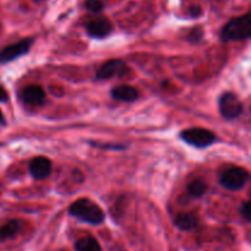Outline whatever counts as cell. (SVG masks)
Returning <instances> with one entry per match:
<instances>
[{"instance_id": "6da1fadb", "label": "cell", "mask_w": 251, "mask_h": 251, "mask_svg": "<svg viewBox=\"0 0 251 251\" xmlns=\"http://www.w3.org/2000/svg\"><path fill=\"white\" fill-rule=\"evenodd\" d=\"M69 213L90 225L98 226L104 221V212L102 208L90 199L82 198L74 201L69 207Z\"/></svg>"}, {"instance_id": "7a4b0ae2", "label": "cell", "mask_w": 251, "mask_h": 251, "mask_svg": "<svg viewBox=\"0 0 251 251\" xmlns=\"http://www.w3.org/2000/svg\"><path fill=\"white\" fill-rule=\"evenodd\" d=\"M251 36V15L250 12L238 16L228 21L221 31V39L223 42L244 41Z\"/></svg>"}, {"instance_id": "3957f363", "label": "cell", "mask_w": 251, "mask_h": 251, "mask_svg": "<svg viewBox=\"0 0 251 251\" xmlns=\"http://www.w3.org/2000/svg\"><path fill=\"white\" fill-rule=\"evenodd\" d=\"M250 178V174L247 169L240 167H230L222 173L220 183L223 188L228 190H240L244 188Z\"/></svg>"}, {"instance_id": "277c9868", "label": "cell", "mask_w": 251, "mask_h": 251, "mask_svg": "<svg viewBox=\"0 0 251 251\" xmlns=\"http://www.w3.org/2000/svg\"><path fill=\"white\" fill-rule=\"evenodd\" d=\"M181 140L195 147H207L216 141V135L202 127H191L180 132Z\"/></svg>"}, {"instance_id": "5b68a950", "label": "cell", "mask_w": 251, "mask_h": 251, "mask_svg": "<svg viewBox=\"0 0 251 251\" xmlns=\"http://www.w3.org/2000/svg\"><path fill=\"white\" fill-rule=\"evenodd\" d=\"M220 113L225 119L232 120L239 117L243 112V103L233 92H225L218 100Z\"/></svg>"}, {"instance_id": "8992f818", "label": "cell", "mask_w": 251, "mask_h": 251, "mask_svg": "<svg viewBox=\"0 0 251 251\" xmlns=\"http://www.w3.org/2000/svg\"><path fill=\"white\" fill-rule=\"evenodd\" d=\"M33 44L32 38H24L21 41L6 46L0 50V64H6L28 53Z\"/></svg>"}, {"instance_id": "52a82bcc", "label": "cell", "mask_w": 251, "mask_h": 251, "mask_svg": "<svg viewBox=\"0 0 251 251\" xmlns=\"http://www.w3.org/2000/svg\"><path fill=\"white\" fill-rule=\"evenodd\" d=\"M86 31L92 38H104L113 32V24L107 17H97L86 25Z\"/></svg>"}, {"instance_id": "ba28073f", "label": "cell", "mask_w": 251, "mask_h": 251, "mask_svg": "<svg viewBox=\"0 0 251 251\" xmlns=\"http://www.w3.org/2000/svg\"><path fill=\"white\" fill-rule=\"evenodd\" d=\"M125 69H126V65L122 59H110L100 65L96 74V77L98 80H107V78H112L114 76H120L124 74Z\"/></svg>"}, {"instance_id": "9c48e42d", "label": "cell", "mask_w": 251, "mask_h": 251, "mask_svg": "<svg viewBox=\"0 0 251 251\" xmlns=\"http://www.w3.org/2000/svg\"><path fill=\"white\" fill-rule=\"evenodd\" d=\"M29 173L33 176L36 180H43V179L48 178L51 173V162L49 161L47 157L38 156L34 157L31 162H29Z\"/></svg>"}, {"instance_id": "30bf717a", "label": "cell", "mask_w": 251, "mask_h": 251, "mask_svg": "<svg viewBox=\"0 0 251 251\" xmlns=\"http://www.w3.org/2000/svg\"><path fill=\"white\" fill-rule=\"evenodd\" d=\"M22 102L27 105H42L46 100V92L38 85H29L21 91Z\"/></svg>"}, {"instance_id": "8fae6325", "label": "cell", "mask_w": 251, "mask_h": 251, "mask_svg": "<svg viewBox=\"0 0 251 251\" xmlns=\"http://www.w3.org/2000/svg\"><path fill=\"white\" fill-rule=\"evenodd\" d=\"M110 95L114 100H122V102H134L139 98V91L135 87L129 85H122L114 87L110 91Z\"/></svg>"}, {"instance_id": "7c38bea8", "label": "cell", "mask_w": 251, "mask_h": 251, "mask_svg": "<svg viewBox=\"0 0 251 251\" xmlns=\"http://www.w3.org/2000/svg\"><path fill=\"white\" fill-rule=\"evenodd\" d=\"M174 225L180 230H191L199 225V217L193 212L179 213L174 218Z\"/></svg>"}, {"instance_id": "4fadbf2b", "label": "cell", "mask_w": 251, "mask_h": 251, "mask_svg": "<svg viewBox=\"0 0 251 251\" xmlns=\"http://www.w3.org/2000/svg\"><path fill=\"white\" fill-rule=\"evenodd\" d=\"M20 228H21V226H20L19 221H7L5 225L0 227V242L12 239V238L16 237L20 232Z\"/></svg>"}, {"instance_id": "5bb4252c", "label": "cell", "mask_w": 251, "mask_h": 251, "mask_svg": "<svg viewBox=\"0 0 251 251\" xmlns=\"http://www.w3.org/2000/svg\"><path fill=\"white\" fill-rule=\"evenodd\" d=\"M76 251H102L100 243L93 237H83L75 242Z\"/></svg>"}, {"instance_id": "9a60e30c", "label": "cell", "mask_w": 251, "mask_h": 251, "mask_svg": "<svg viewBox=\"0 0 251 251\" xmlns=\"http://www.w3.org/2000/svg\"><path fill=\"white\" fill-rule=\"evenodd\" d=\"M206 190H207V185L205 184V181L200 180V179H195L188 185V194L191 198H201L205 195Z\"/></svg>"}, {"instance_id": "2e32d148", "label": "cell", "mask_w": 251, "mask_h": 251, "mask_svg": "<svg viewBox=\"0 0 251 251\" xmlns=\"http://www.w3.org/2000/svg\"><path fill=\"white\" fill-rule=\"evenodd\" d=\"M85 7L87 11L92 12V14H98L103 10L104 4H103L102 0H86Z\"/></svg>"}, {"instance_id": "e0dca14e", "label": "cell", "mask_w": 251, "mask_h": 251, "mask_svg": "<svg viewBox=\"0 0 251 251\" xmlns=\"http://www.w3.org/2000/svg\"><path fill=\"white\" fill-rule=\"evenodd\" d=\"M203 37V29L201 27H195L188 34V41L191 43H199Z\"/></svg>"}, {"instance_id": "ac0fdd59", "label": "cell", "mask_w": 251, "mask_h": 251, "mask_svg": "<svg viewBox=\"0 0 251 251\" xmlns=\"http://www.w3.org/2000/svg\"><path fill=\"white\" fill-rule=\"evenodd\" d=\"M250 207H251L250 201H245V202L242 205V207H240V215H242V217L244 218L245 221H248V222L251 220Z\"/></svg>"}, {"instance_id": "d6986e66", "label": "cell", "mask_w": 251, "mask_h": 251, "mask_svg": "<svg viewBox=\"0 0 251 251\" xmlns=\"http://www.w3.org/2000/svg\"><path fill=\"white\" fill-rule=\"evenodd\" d=\"M189 12H190V15L193 17H199L202 15V7H201L200 5H193V6H190V9H189Z\"/></svg>"}, {"instance_id": "ffe728a7", "label": "cell", "mask_w": 251, "mask_h": 251, "mask_svg": "<svg viewBox=\"0 0 251 251\" xmlns=\"http://www.w3.org/2000/svg\"><path fill=\"white\" fill-rule=\"evenodd\" d=\"M9 100V96H7L6 90L0 85V102H6Z\"/></svg>"}, {"instance_id": "44dd1931", "label": "cell", "mask_w": 251, "mask_h": 251, "mask_svg": "<svg viewBox=\"0 0 251 251\" xmlns=\"http://www.w3.org/2000/svg\"><path fill=\"white\" fill-rule=\"evenodd\" d=\"M4 123V115H2L1 110H0V124H2Z\"/></svg>"}, {"instance_id": "7402d4cb", "label": "cell", "mask_w": 251, "mask_h": 251, "mask_svg": "<svg viewBox=\"0 0 251 251\" xmlns=\"http://www.w3.org/2000/svg\"><path fill=\"white\" fill-rule=\"evenodd\" d=\"M33 1H36V2H39V1H42V0H33Z\"/></svg>"}]
</instances>
